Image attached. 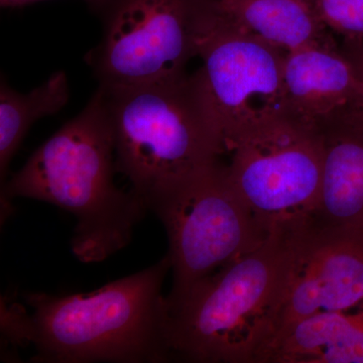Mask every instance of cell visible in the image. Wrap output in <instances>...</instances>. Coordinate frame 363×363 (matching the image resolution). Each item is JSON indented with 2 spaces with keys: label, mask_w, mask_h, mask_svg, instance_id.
<instances>
[{
  "label": "cell",
  "mask_w": 363,
  "mask_h": 363,
  "mask_svg": "<svg viewBox=\"0 0 363 363\" xmlns=\"http://www.w3.org/2000/svg\"><path fill=\"white\" fill-rule=\"evenodd\" d=\"M228 20L286 52L333 39L308 0H215Z\"/></svg>",
  "instance_id": "cell-13"
},
{
  "label": "cell",
  "mask_w": 363,
  "mask_h": 363,
  "mask_svg": "<svg viewBox=\"0 0 363 363\" xmlns=\"http://www.w3.org/2000/svg\"><path fill=\"white\" fill-rule=\"evenodd\" d=\"M318 18L344 42H363V0H312Z\"/></svg>",
  "instance_id": "cell-15"
},
{
  "label": "cell",
  "mask_w": 363,
  "mask_h": 363,
  "mask_svg": "<svg viewBox=\"0 0 363 363\" xmlns=\"http://www.w3.org/2000/svg\"><path fill=\"white\" fill-rule=\"evenodd\" d=\"M1 334L4 343L13 347L33 343L30 313L18 303L7 302L4 297L1 300Z\"/></svg>",
  "instance_id": "cell-16"
},
{
  "label": "cell",
  "mask_w": 363,
  "mask_h": 363,
  "mask_svg": "<svg viewBox=\"0 0 363 363\" xmlns=\"http://www.w3.org/2000/svg\"><path fill=\"white\" fill-rule=\"evenodd\" d=\"M308 1H310V2H311V1H312V0H308Z\"/></svg>",
  "instance_id": "cell-19"
},
{
  "label": "cell",
  "mask_w": 363,
  "mask_h": 363,
  "mask_svg": "<svg viewBox=\"0 0 363 363\" xmlns=\"http://www.w3.org/2000/svg\"><path fill=\"white\" fill-rule=\"evenodd\" d=\"M262 363H363V302L289 327L272 340Z\"/></svg>",
  "instance_id": "cell-12"
},
{
  "label": "cell",
  "mask_w": 363,
  "mask_h": 363,
  "mask_svg": "<svg viewBox=\"0 0 363 363\" xmlns=\"http://www.w3.org/2000/svg\"><path fill=\"white\" fill-rule=\"evenodd\" d=\"M169 255L89 294L28 293L32 308L30 362L161 363L175 360L162 284Z\"/></svg>",
  "instance_id": "cell-2"
},
{
  "label": "cell",
  "mask_w": 363,
  "mask_h": 363,
  "mask_svg": "<svg viewBox=\"0 0 363 363\" xmlns=\"http://www.w3.org/2000/svg\"><path fill=\"white\" fill-rule=\"evenodd\" d=\"M231 185L269 236H293L312 226L322 172L321 130L288 116L272 117L227 143Z\"/></svg>",
  "instance_id": "cell-5"
},
{
  "label": "cell",
  "mask_w": 363,
  "mask_h": 363,
  "mask_svg": "<svg viewBox=\"0 0 363 363\" xmlns=\"http://www.w3.org/2000/svg\"><path fill=\"white\" fill-rule=\"evenodd\" d=\"M197 56L203 66L195 76L223 154L242 131L288 114L286 52L236 26L216 2L198 40Z\"/></svg>",
  "instance_id": "cell-8"
},
{
  "label": "cell",
  "mask_w": 363,
  "mask_h": 363,
  "mask_svg": "<svg viewBox=\"0 0 363 363\" xmlns=\"http://www.w3.org/2000/svg\"><path fill=\"white\" fill-rule=\"evenodd\" d=\"M283 76L286 113L317 130L363 108L362 80L334 40L286 52Z\"/></svg>",
  "instance_id": "cell-10"
},
{
  "label": "cell",
  "mask_w": 363,
  "mask_h": 363,
  "mask_svg": "<svg viewBox=\"0 0 363 363\" xmlns=\"http://www.w3.org/2000/svg\"><path fill=\"white\" fill-rule=\"evenodd\" d=\"M320 130L323 172L311 227L363 238V108Z\"/></svg>",
  "instance_id": "cell-11"
},
{
  "label": "cell",
  "mask_w": 363,
  "mask_h": 363,
  "mask_svg": "<svg viewBox=\"0 0 363 363\" xmlns=\"http://www.w3.org/2000/svg\"><path fill=\"white\" fill-rule=\"evenodd\" d=\"M40 1H44V0H0V4L2 7H21ZM85 1L89 4L95 13H98L106 6L109 0H85Z\"/></svg>",
  "instance_id": "cell-18"
},
{
  "label": "cell",
  "mask_w": 363,
  "mask_h": 363,
  "mask_svg": "<svg viewBox=\"0 0 363 363\" xmlns=\"http://www.w3.org/2000/svg\"><path fill=\"white\" fill-rule=\"evenodd\" d=\"M363 82V42H344L342 50Z\"/></svg>",
  "instance_id": "cell-17"
},
{
  "label": "cell",
  "mask_w": 363,
  "mask_h": 363,
  "mask_svg": "<svg viewBox=\"0 0 363 363\" xmlns=\"http://www.w3.org/2000/svg\"><path fill=\"white\" fill-rule=\"evenodd\" d=\"M295 236H271L169 308L175 359L262 362L276 333Z\"/></svg>",
  "instance_id": "cell-3"
},
{
  "label": "cell",
  "mask_w": 363,
  "mask_h": 363,
  "mask_svg": "<svg viewBox=\"0 0 363 363\" xmlns=\"http://www.w3.org/2000/svg\"><path fill=\"white\" fill-rule=\"evenodd\" d=\"M70 98L68 77L64 71L52 74L39 87L20 93L4 79L0 84V176L6 183L7 169L23 138L33 124L55 116Z\"/></svg>",
  "instance_id": "cell-14"
},
{
  "label": "cell",
  "mask_w": 363,
  "mask_h": 363,
  "mask_svg": "<svg viewBox=\"0 0 363 363\" xmlns=\"http://www.w3.org/2000/svg\"><path fill=\"white\" fill-rule=\"evenodd\" d=\"M116 143L111 116L97 88L83 111L35 150L1 187L9 200L30 198L51 203L75 216L72 252L82 262H100L130 242L147 211L133 190L114 185Z\"/></svg>",
  "instance_id": "cell-1"
},
{
  "label": "cell",
  "mask_w": 363,
  "mask_h": 363,
  "mask_svg": "<svg viewBox=\"0 0 363 363\" xmlns=\"http://www.w3.org/2000/svg\"><path fill=\"white\" fill-rule=\"evenodd\" d=\"M98 88L113 126L116 171L143 202L223 155L195 74Z\"/></svg>",
  "instance_id": "cell-4"
},
{
  "label": "cell",
  "mask_w": 363,
  "mask_h": 363,
  "mask_svg": "<svg viewBox=\"0 0 363 363\" xmlns=\"http://www.w3.org/2000/svg\"><path fill=\"white\" fill-rule=\"evenodd\" d=\"M214 0H109L101 39L86 54L99 85L143 84L186 75Z\"/></svg>",
  "instance_id": "cell-7"
},
{
  "label": "cell",
  "mask_w": 363,
  "mask_h": 363,
  "mask_svg": "<svg viewBox=\"0 0 363 363\" xmlns=\"http://www.w3.org/2000/svg\"><path fill=\"white\" fill-rule=\"evenodd\" d=\"M164 224L173 272L168 308L195 286L271 236L234 190L224 164L215 162L145 201Z\"/></svg>",
  "instance_id": "cell-6"
},
{
  "label": "cell",
  "mask_w": 363,
  "mask_h": 363,
  "mask_svg": "<svg viewBox=\"0 0 363 363\" xmlns=\"http://www.w3.org/2000/svg\"><path fill=\"white\" fill-rule=\"evenodd\" d=\"M362 302L363 238L310 227L294 238L272 340L307 318Z\"/></svg>",
  "instance_id": "cell-9"
}]
</instances>
